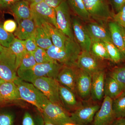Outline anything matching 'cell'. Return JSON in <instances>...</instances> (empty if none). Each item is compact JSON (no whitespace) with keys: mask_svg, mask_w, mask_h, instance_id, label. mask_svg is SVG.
Segmentation results:
<instances>
[{"mask_svg":"<svg viewBox=\"0 0 125 125\" xmlns=\"http://www.w3.org/2000/svg\"><path fill=\"white\" fill-rule=\"evenodd\" d=\"M46 51L52 59L63 65L72 67H76V61L81 52L75 39H71L64 48H59L52 45Z\"/></svg>","mask_w":125,"mask_h":125,"instance_id":"obj_1","label":"cell"},{"mask_svg":"<svg viewBox=\"0 0 125 125\" xmlns=\"http://www.w3.org/2000/svg\"><path fill=\"white\" fill-rule=\"evenodd\" d=\"M14 83L18 87L21 99L35 106L41 113L49 101L48 99L32 84L22 80L18 76Z\"/></svg>","mask_w":125,"mask_h":125,"instance_id":"obj_2","label":"cell"},{"mask_svg":"<svg viewBox=\"0 0 125 125\" xmlns=\"http://www.w3.org/2000/svg\"><path fill=\"white\" fill-rule=\"evenodd\" d=\"M63 65L56 61L37 64L31 69L17 70V75L22 80L29 83L33 79L40 77H49L56 79Z\"/></svg>","mask_w":125,"mask_h":125,"instance_id":"obj_3","label":"cell"},{"mask_svg":"<svg viewBox=\"0 0 125 125\" xmlns=\"http://www.w3.org/2000/svg\"><path fill=\"white\" fill-rule=\"evenodd\" d=\"M29 83L42 92L49 101L64 108L59 95L60 84L56 79L49 77H40L33 79Z\"/></svg>","mask_w":125,"mask_h":125,"instance_id":"obj_4","label":"cell"},{"mask_svg":"<svg viewBox=\"0 0 125 125\" xmlns=\"http://www.w3.org/2000/svg\"><path fill=\"white\" fill-rule=\"evenodd\" d=\"M15 55L9 48L0 52V78L5 81L14 82L18 78Z\"/></svg>","mask_w":125,"mask_h":125,"instance_id":"obj_5","label":"cell"},{"mask_svg":"<svg viewBox=\"0 0 125 125\" xmlns=\"http://www.w3.org/2000/svg\"><path fill=\"white\" fill-rule=\"evenodd\" d=\"M92 19L103 24L112 19L113 13L106 0H83Z\"/></svg>","mask_w":125,"mask_h":125,"instance_id":"obj_6","label":"cell"},{"mask_svg":"<svg viewBox=\"0 0 125 125\" xmlns=\"http://www.w3.org/2000/svg\"><path fill=\"white\" fill-rule=\"evenodd\" d=\"M44 120L56 125L72 122L70 113L62 107L49 101L41 113Z\"/></svg>","mask_w":125,"mask_h":125,"instance_id":"obj_7","label":"cell"},{"mask_svg":"<svg viewBox=\"0 0 125 125\" xmlns=\"http://www.w3.org/2000/svg\"><path fill=\"white\" fill-rule=\"evenodd\" d=\"M55 10L57 28L68 37L75 39L72 29L71 10L66 0L62 2Z\"/></svg>","mask_w":125,"mask_h":125,"instance_id":"obj_8","label":"cell"},{"mask_svg":"<svg viewBox=\"0 0 125 125\" xmlns=\"http://www.w3.org/2000/svg\"><path fill=\"white\" fill-rule=\"evenodd\" d=\"M33 19L36 25L42 28L49 36L53 45L59 48H64L71 38L66 36L53 25L44 19L33 14Z\"/></svg>","mask_w":125,"mask_h":125,"instance_id":"obj_9","label":"cell"},{"mask_svg":"<svg viewBox=\"0 0 125 125\" xmlns=\"http://www.w3.org/2000/svg\"><path fill=\"white\" fill-rule=\"evenodd\" d=\"M100 107L97 103L83 105L70 113L71 120L76 125H90Z\"/></svg>","mask_w":125,"mask_h":125,"instance_id":"obj_10","label":"cell"},{"mask_svg":"<svg viewBox=\"0 0 125 125\" xmlns=\"http://www.w3.org/2000/svg\"><path fill=\"white\" fill-rule=\"evenodd\" d=\"M113 99L105 96L90 125H109L116 118L112 108Z\"/></svg>","mask_w":125,"mask_h":125,"instance_id":"obj_11","label":"cell"},{"mask_svg":"<svg viewBox=\"0 0 125 125\" xmlns=\"http://www.w3.org/2000/svg\"><path fill=\"white\" fill-rule=\"evenodd\" d=\"M92 82L90 74L76 67L75 93L83 101H87L91 97Z\"/></svg>","mask_w":125,"mask_h":125,"instance_id":"obj_12","label":"cell"},{"mask_svg":"<svg viewBox=\"0 0 125 125\" xmlns=\"http://www.w3.org/2000/svg\"><path fill=\"white\" fill-rule=\"evenodd\" d=\"M100 61L95 58L90 52L81 51L76 61V66L91 75L104 70Z\"/></svg>","mask_w":125,"mask_h":125,"instance_id":"obj_13","label":"cell"},{"mask_svg":"<svg viewBox=\"0 0 125 125\" xmlns=\"http://www.w3.org/2000/svg\"><path fill=\"white\" fill-rule=\"evenodd\" d=\"M72 27L75 40L81 51L90 52L92 41L89 34L80 21L76 18L72 20Z\"/></svg>","mask_w":125,"mask_h":125,"instance_id":"obj_14","label":"cell"},{"mask_svg":"<svg viewBox=\"0 0 125 125\" xmlns=\"http://www.w3.org/2000/svg\"><path fill=\"white\" fill-rule=\"evenodd\" d=\"M59 92L63 107L69 113L74 111L83 106L82 103L76 97L75 93L67 87L60 84Z\"/></svg>","mask_w":125,"mask_h":125,"instance_id":"obj_15","label":"cell"},{"mask_svg":"<svg viewBox=\"0 0 125 125\" xmlns=\"http://www.w3.org/2000/svg\"><path fill=\"white\" fill-rule=\"evenodd\" d=\"M92 41H112L108 27L103 24L91 21L85 25Z\"/></svg>","mask_w":125,"mask_h":125,"instance_id":"obj_16","label":"cell"},{"mask_svg":"<svg viewBox=\"0 0 125 125\" xmlns=\"http://www.w3.org/2000/svg\"><path fill=\"white\" fill-rule=\"evenodd\" d=\"M106 73L102 70L92 75L91 97L94 102H99L104 97V85Z\"/></svg>","mask_w":125,"mask_h":125,"instance_id":"obj_17","label":"cell"},{"mask_svg":"<svg viewBox=\"0 0 125 125\" xmlns=\"http://www.w3.org/2000/svg\"><path fill=\"white\" fill-rule=\"evenodd\" d=\"M30 6L34 14L47 21L57 28L55 9L50 7L44 1L31 3Z\"/></svg>","mask_w":125,"mask_h":125,"instance_id":"obj_18","label":"cell"},{"mask_svg":"<svg viewBox=\"0 0 125 125\" xmlns=\"http://www.w3.org/2000/svg\"><path fill=\"white\" fill-rule=\"evenodd\" d=\"M76 69V67L64 65L56 78L60 84L67 87L75 93Z\"/></svg>","mask_w":125,"mask_h":125,"instance_id":"obj_19","label":"cell"},{"mask_svg":"<svg viewBox=\"0 0 125 125\" xmlns=\"http://www.w3.org/2000/svg\"><path fill=\"white\" fill-rule=\"evenodd\" d=\"M17 22L18 28L14 34L16 38L24 40L34 33L37 25L33 18L22 20Z\"/></svg>","mask_w":125,"mask_h":125,"instance_id":"obj_20","label":"cell"},{"mask_svg":"<svg viewBox=\"0 0 125 125\" xmlns=\"http://www.w3.org/2000/svg\"><path fill=\"white\" fill-rule=\"evenodd\" d=\"M16 19V21L33 18V14L29 2L21 0L15 2L9 8Z\"/></svg>","mask_w":125,"mask_h":125,"instance_id":"obj_21","label":"cell"},{"mask_svg":"<svg viewBox=\"0 0 125 125\" xmlns=\"http://www.w3.org/2000/svg\"><path fill=\"white\" fill-rule=\"evenodd\" d=\"M108 25L112 42L119 49L125 59V42L120 26L114 21L109 22Z\"/></svg>","mask_w":125,"mask_h":125,"instance_id":"obj_22","label":"cell"},{"mask_svg":"<svg viewBox=\"0 0 125 125\" xmlns=\"http://www.w3.org/2000/svg\"><path fill=\"white\" fill-rule=\"evenodd\" d=\"M0 93L6 103L21 99L18 87L14 82L2 83L0 85Z\"/></svg>","mask_w":125,"mask_h":125,"instance_id":"obj_23","label":"cell"},{"mask_svg":"<svg viewBox=\"0 0 125 125\" xmlns=\"http://www.w3.org/2000/svg\"><path fill=\"white\" fill-rule=\"evenodd\" d=\"M121 87L114 78L106 76L104 85V97L107 96L113 100L118 97L123 93Z\"/></svg>","mask_w":125,"mask_h":125,"instance_id":"obj_24","label":"cell"},{"mask_svg":"<svg viewBox=\"0 0 125 125\" xmlns=\"http://www.w3.org/2000/svg\"><path fill=\"white\" fill-rule=\"evenodd\" d=\"M70 9L78 18L86 22L92 21L88 12L85 8L83 0H66Z\"/></svg>","mask_w":125,"mask_h":125,"instance_id":"obj_25","label":"cell"},{"mask_svg":"<svg viewBox=\"0 0 125 125\" xmlns=\"http://www.w3.org/2000/svg\"><path fill=\"white\" fill-rule=\"evenodd\" d=\"M90 52L99 60L111 61L105 43L103 41H92Z\"/></svg>","mask_w":125,"mask_h":125,"instance_id":"obj_26","label":"cell"},{"mask_svg":"<svg viewBox=\"0 0 125 125\" xmlns=\"http://www.w3.org/2000/svg\"><path fill=\"white\" fill-rule=\"evenodd\" d=\"M16 57V64L18 69L24 54L27 51L25 47L24 40L15 38L9 47Z\"/></svg>","mask_w":125,"mask_h":125,"instance_id":"obj_27","label":"cell"},{"mask_svg":"<svg viewBox=\"0 0 125 125\" xmlns=\"http://www.w3.org/2000/svg\"><path fill=\"white\" fill-rule=\"evenodd\" d=\"M34 35L36 43L39 47L46 50L53 45L49 36L41 27L37 26Z\"/></svg>","mask_w":125,"mask_h":125,"instance_id":"obj_28","label":"cell"},{"mask_svg":"<svg viewBox=\"0 0 125 125\" xmlns=\"http://www.w3.org/2000/svg\"><path fill=\"white\" fill-rule=\"evenodd\" d=\"M112 108L116 119L125 118V95L113 100Z\"/></svg>","mask_w":125,"mask_h":125,"instance_id":"obj_29","label":"cell"},{"mask_svg":"<svg viewBox=\"0 0 125 125\" xmlns=\"http://www.w3.org/2000/svg\"><path fill=\"white\" fill-rule=\"evenodd\" d=\"M109 57L111 61L114 63H120L123 59V56L117 47L112 41H104Z\"/></svg>","mask_w":125,"mask_h":125,"instance_id":"obj_30","label":"cell"},{"mask_svg":"<svg viewBox=\"0 0 125 125\" xmlns=\"http://www.w3.org/2000/svg\"><path fill=\"white\" fill-rule=\"evenodd\" d=\"M37 64L33 52L27 51L23 57L18 70H25L29 69Z\"/></svg>","mask_w":125,"mask_h":125,"instance_id":"obj_31","label":"cell"},{"mask_svg":"<svg viewBox=\"0 0 125 125\" xmlns=\"http://www.w3.org/2000/svg\"><path fill=\"white\" fill-rule=\"evenodd\" d=\"M120 85L123 92H125V67L115 68L109 74Z\"/></svg>","mask_w":125,"mask_h":125,"instance_id":"obj_32","label":"cell"},{"mask_svg":"<svg viewBox=\"0 0 125 125\" xmlns=\"http://www.w3.org/2000/svg\"><path fill=\"white\" fill-rule=\"evenodd\" d=\"M44 121L42 116L40 118H35L29 112L24 113L20 125H43Z\"/></svg>","mask_w":125,"mask_h":125,"instance_id":"obj_33","label":"cell"},{"mask_svg":"<svg viewBox=\"0 0 125 125\" xmlns=\"http://www.w3.org/2000/svg\"><path fill=\"white\" fill-rule=\"evenodd\" d=\"M33 54L37 64L46 63L55 61L49 56L46 50L39 47L33 52Z\"/></svg>","mask_w":125,"mask_h":125,"instance_id":"obj_34","label":"cell"},{"mask_svg":"<svg viewBox=\"0 0 125 125\" xmlns=\"http://www.w3.org/2000/svg\"><path fill=\"white\" fill-rule=\"evenodd\" d=\"M15 37L13 33L5 30L2 25L0 24V44L4 47L9 48Z\"/></svg>","mask_w":125,"mask_h":125,"instance_id":"obj_35","label":"cell"},{"mask_svg":"<svg viewBox=\"0 0 125 125\" xmlns=\"http://www.w3.org/2000/svg\"><path fill=\"white\" fill-rule=\"evenodd\" d=\"M15 116L10 112H0V125H15Z\"/></svg>","mask_w":125,"mask_h":125,"instance_id":"obj_36","label":"cell"},{"mask_svg":"<svg viewBox=\"0 0 125 125\" xmlns=\"http://www.w3.org/2000/svg\"><path fill=\"white\" fill-rule=\"evenodd\" d=\"M112 19L113 21L125 28V6L117 13H113Z\"/></svg>","mask_w":125,"mask_h":125,"instance_id":"obj_37","label":"cell"},{"mask_svg":"<svg viewBox=\"0 0 125 125\" xmlns=\"http://www.w3.org/2000/svg\"><path fill=\"white\" fill-rule=\"evenodd\" d=\"M24 43L27 51L33 52L38 48L34 37V33L30 37L24 40Z\"/></svg>","mask_w":125,"mask_h":125,"instance_id":"obj_38","label":"cell"},{"mask_svg":"<svg viewBox=\"0 0 125 125\" xmlns=\"http://www.w3.org/2000/svg\"><path fill=\"white\" fill-rule=\"evenodd\" d=\"M3 28L10 33H13L16 31L18 25L16 22L13 20H8L5 21L2 25Z\"/></svg>","mask_w":125,"mask_h":125,"instance_id":"obj_39","label":"cell"},{"mask_svg":"<svg viewBox=\"0 0 125 125\" xmlns=\"http://www.w3.org/2000/svg\"><path fill=\"white\" fill-rule=\"evenodd\" d=\"M109 5H111L115 13H117L125 6V0H106Z\"/></svg>","mask_w":125,"mask_h":125,"instance_id":"obj_40","label":"cell"},{"mask_svg":"<svg viewBox=\"0 0 125 125\" xmlns=\"http://www.w3.org/2000/svg\"><path fill=\"white\" fill-rule=\"evenodd\" d=\"M21 0H0V9H9L15 2Z\"/></svg>","mask_w":125,"mask_h":125,"instance_id":"obj_41","label":"cell"},{"mask_svg":"<svg viewBox=\"0 0 125 125\" xmlns=\"http://www.w3.org/2000/svg\"><path fill=\"white\" fill-rule=\"evenodd\" d=\"M65 0H44V1L50 7L55 9Z\"/></svg>","mask_w":125,"mask_h":125,"instance_id":"obj_42","label":"cell"},{"mask_svg":"<svg viewBox=\"0 0 125 125\" xmlns=\"http://www.w3.org/2000/svg\"><path fill=\"white\" fill-rule=\"evenodd\" d=\"M109 125H125V118L116 119Z\"/></svg>","mask_w":125,"mask_h":125,"instance_id":"obj_43","label":"cell"},{"mask_svg":"<svg viewBox=\"0 0 125 125\" xmlns=\"http://www.w3.org/2000/svg\"><path fill=\"white\" fill-rule=\"evenodd\" d=\"M31 3H37L44 1V0H25Z\"/></svg>","mask_w":125,"mask_h":125,"instance_id":"obj_44","label":"cell"},{"mask_svg":"<svg viewBox=\"0 0 125 125\" xmlns=\"http://www.w3.org/2000/svg\"><path fill=\"white\" fill-rule=\"evenodd\" d=\"M121 30L122 32V34H123V38H124V40L125 42V28L123 27L120 26Z\"/></svg>","mask_w":125,"mask_h":125,"instance_id":"obj_45","label":"cell"},{"mask_svg":"<svg viewBox=\"0 0 125 125\" xmlns=\"http://www.w3.org/2000/svg\"><path fill=\"white\" fill-rule=\"evenodd\" d=\"M44 123H43V125H56L53 123H51L47 121L44 120Z\"/></svg>","mask_w":125,"mask_h":125,"instance_id":"obj_46","label":"cell"},{"mask_svg":"<svg viewBox=\"0 0 125 125\" xmlns=\"http://www.w3.org/2000/svg\"><path fill=\"white\" fill-rule=\"evenodd\" d=\"M5 103H6V102L2 98V96H1L0 93V104H3Z\"/></svg>","mask_w":125,"mask_h":125,"instance_id":"obj_47","label":"cell"},{"mask_svg":"<svg viewBox=\"0 0 125 125\" xmlns=\"http://www.w3.org/2000/svg\"><path fill=\"white\" fill-rule=\"evenodd\" d=\"M65 125H76L75 124L72 122H71V123H66Z\"/></svg>","mask_w":125,"mask_h":125,"instance_id":"obj_48","label":"cell"},{"mask_svg":"<svg viewBox=\"0 0 125 125\" xmlns=\"http://www.w3.org/2000/svg\"><path fill=\"white\" fill-rule=\"evenodd\" d=\"M4 47L2 46V45H1L0 44V52H1V51L3 50L4 49Z\"/></svg>","mask_w":125,"mask_h":125,"instance_id":"obj_49","label":"cell"},{"mask_svg":"<svg viewBox=\"0 0 125 125\" xmlns=\"http://www.w3.org/2000/svg\"><path fill=\"white\" fill-rule=\"evenodd\" d=\"M5 82V81H4L3 80H2V79L0 78V85L2 83H4V82Z\"/></svg>","mask_w":125,"mask_h":125,"instance_id":"obj_50","label":"cell"},{"mask_svg":"<svg viewBox=\"0 0 125 125\" xmlns=\"http://www.w3.org/2000/svg\"><path fill=\"white\" fill-rule=\"evenodd\" d=\"M124 95H125V92H123V93H122V94H121L120 96H124Z\"/></svg>","mask_w":125,"mask_h":125,"instance_id":"obj_51","label":"cell"}]
</instances>
